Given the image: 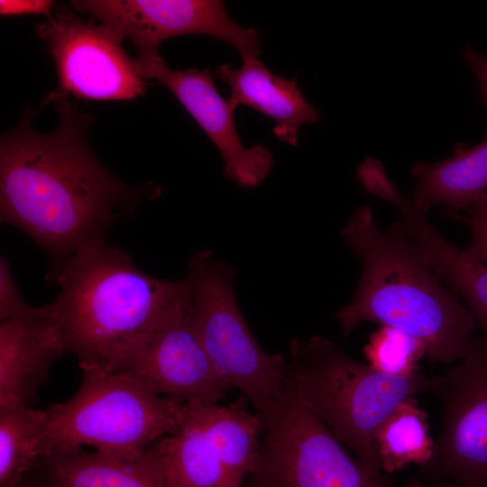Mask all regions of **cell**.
<instances>
[{
    "instance_id": "obj_1",
    "label": "cell",
    "mask_w": 487,
    "mask_h": 487,
    "mask_svg": "<svg viewBox=\"0 0 487 487\" xmlns=\"http://www.w3.org/2000/svg\"><path fill=\"white\" fill-rule=\"evenodd\" d=\"M54 103L59 124L50 133L32 126L25 110L0 140V219L23 231L45 252L51 270L79 249L106 241L112 225L133 216L157 192L112 174L93 152L87 133L93 117L68 96Z\"/></svg>"
},
{
    "instance_id": "obj_2",
    "label": "cell",
    "mask_w": 487,
    "mask_h": 487,
    "mask_svg": "<svg viewBox=\"0 0 487 487\" xmlns=\"http://www.w3.org/2000/svg\"><path fill=\"white\" fill-rule=\"evenodd\" d=\"M340 236L362 264L353 299L335 314L345 337L376 322L419 340L431 363L464 358L478 327L474 317L408 237L393 225L381 230L368 206L354 209Z\"/></svg>"
},
{
    "instance_id": "obj_3",
    "label": "cell",
    "mask_w": 487,
    "mask_h": 487,
    "mask_svg": "<svg viewBox=\"0 0 487 487\" xmlns=\"http://www.w3.org/2000/svg\"><path fill=\"white\" fill-rule=\"evenodd\" d=\"M59 293L49 304L68 353L80 368L121 371L184 289L139 270L106 241L90 244L50 271Z\"/></svg>"
},
{
    "instance_id": "obj_4",
    "label": "cell",
    "mask_w": 487,
    "mask_h": 487,
    "mask_svg": "<svg viewBox=\"0 0 487 487\" xmlns=\"http://www.w3.org/2000/svg\"><path fill=\"white\" fill-rule=\"evenodd\" d=\"M287 381L299 400L357 456L381 474L373 436L402 401L429 392L434 377L392 376L349 356L335 342L313 335L289 343Z\"/></svg>"
},
{
    "instance_id": "obj_5",
    "label": "cell",
    "mask_w": 487,
    "mask_h": 487,
    "mask_svg": "<svg viewBox=\"0 0 487 487\" xmlns=\"http://www.w3.org/2000/svg\"><path fill=\"white\" fill-rule=\"evenodd\" d=\"M81 371L74 396L45 409V453L90 446L136 460L182 421L186 403L157 394L136 377L96 368Z\"/></svg>"
},
{
    "instance_id": "obj_6",
    "label": "cell",
    "mask_w": 487,
    "mask_h": 487,
    "mask_svg": "<svg viewBox=\"0 0 487 487\" xmlns=\"http://www.w3.org/2000/svg\"><path fill=\"white\" fill-rule=\"evenodd\" d=\"M234 275L210 250L196 252L184 277L187 317L218 373L264 420L286 382L288 363L253 336L236 301Z\"/></svg>"
},
{
    "instance_id": "obj_7",
    "label": "cell",
    "mask_w": 487,
    "mask_h": 487,
    "mask_svg": "<svg viewBox=\"0 0 487 487\" xmlns=\"http://www.w3.org/2000/svg\"><path fill=\"white\" fill-rule=\"evenodd\" d=\"M257 461L245 487H396L370 474L286 382L263 420Z\"/></svg>"
},
{
    "instance_id": "obj_8",
    "label": "cell",
    "mask_w": 487,
    "mask_h": 487,
    "mask_svg": "<svg viewBox=\"0 0 487 487\" xmlns=\"http://www.w3.org/2000/svg\"><path fill=\"white\" fill-rule=\"evenodd\" d=\"M36 33L46 42L59 78L46 97L107 101L145 95L147 79L140 63L124 50V37L114 28L60 8L38 24Z\"/></svg>"
},
{
    "instance_id": "obj_9",
    "label": "cell",
    "mask_w": 487,
    "mask_h": 487,
    "mask_svg": "<svg viewBox=\"0 0 487 487\" xmlns=\"http://www.w3.org/2000/svg\"><path fill=\"white\" fill-rule=\"evenodd\" d=\"M441 406V427L430 460L418 475L487 487V345L473 339L462 363L434 377L429 391Z\"/></svg>"
},
{
    "instance_id": "obj_10",
    "label": "cell",
    "mask_w": 487,
    "mask_h": 487,
    "mask_svg": "<svg viewBox=\"0 0 487 487\" xmlns=\"http://www.w3.org/2000/svg\"><path fill=\"white\" fill-rule=\"evenodd\" d=\"M69 7L129 38L139 59L157 55L161 42L188 34L224 41L244 62L261 51L259 33L236 23L218 0H73Z\"/></svg>"
},
{
    "instance_id": "obj_11",
    "label": "cell",
    "mask_w": 487,
    "mask_h": 487,
    "mask_svg": "<svg viewBox=\"0 0 487 487\" xmlns=\"http://www.w3.org/2000/svg\"><path fill=\"white\" fill-rule=\"evenodd\" d=\"M118 372H127L157 394L181 403L217 404L232 389L188 323L185 285L141 349Z\"/></svg>"
},
{
    "instance_id": "obj_12",
    "label": "cell",
    "mask_w": 487,
    "mask_h": 487,
    "mask_svg": "<svg viewBox=\"0 0 487 487\" xmlns=\"http://www.w3.org/2000/svg\"><path fill=\"white\" fill-rule=\"evenodd\" d=\"M137 60L145 78L166 87L218 149L225 163L224 177L243 188L256 187L264 180L272 169L273 157L262 145H244L234 110L219 95L209 69L172 70L159 54Z\"/></svg>"
},
{
    "instance_id": "obj_13",
    "label": "cell",
    "mask_w": 487,
    "mask_h": 487,
    "mask_svg": "<svg viewBox=\"0 0 487 487\" xmlns=\"http://www.w3.org/2000/svg\"><path fill=\"white\" fill-rule=\"evenodd\" d=\"M66 353L51 309L44 316L1 321L0 409L32 407L52 365Z\"/></svg>"
},
{
    "instance_id": "obj_14",
    "label": "cell",
    "mask_w": 487,
    "mask_h": 487,
    "mask_svg": "<svg viewBox=\"0 0 487 487\" xmlns=\"http://www.w3.org/2000/svg\"><path fill=\"white\" fill-rule=\"evenodd\" d=\"M397 209L400 218L393 225L413 243L439 279L464 300L487 345V264L449 242L410 199L399 202Z\"/></svg>"
},
{
    "instance_id": "obj_15",
    "label": "cell",
    "mask_w": 487,
    "mask_h": 487,
    "mask_svg": "<svg viewBox=\"0 0 487 487\" xmlns=\"http://www.w3.org/2000/svg\"><path fill=\"white\" fill-rule=\"evenodd\" d=\"M216 74L231 89L230 107L247 106L261 112L274 122L273 133L281 142L296 146L301 126L319 119L296 79L271 73L258 58L244 61L239 69L225 63L217 67Z\"/></svg>"
},
{
    "instance_id": "obj_16",
    "label": "cell",
    "mask_w": 487,
    "mask_h": 487,
    "mask_svg": "<svg viewBox=\"0 0 487 487\" xmlns=\"http://www.w3.org/2000/svg\"><path fill=\"white\" fill-rule=\"evenodd\" d=\"M156 444L136 460L83 447L50 451L33 471L54 487H168Z\"/></svg>"
},
{
    "instance_id": "obj_17",
    "label": "cell",
    "mask_w": 487,
    "mask_h": 487,
    "mask_svg": "<svg viewBox=\"0 0 487 487\" xmlns=\"http://www.w3.org/2000/svg\"><path fill=\"white\" fill-rule=\"evenodd\" d=\"M168 487H233L198 403H186L178 428L156 444Z\"/></svg>"
},
{
    "instance_id": "obj_18",
    "label": "cell",
    "mask_w": 487,
    "mask_h": 487,
    "mask_svg": "<svg viewBox=\"0 0 487 487\" xmlns=\"http://www.w3.org/2000/svg\"><path fill=\"white\" fill-rule=\"evenodd\" d=\"M411 173L416 178L411 199L424 213L436 205L468 209L487 190V138L473 147L456 146L446 160L417 162Z\"/></svg>"
},
{
    "instance_id": "obj_19",
    "label": "cell",
    "mask_w": 487,
    "mask_h": 487,
    "mask_svg": "<svg viewBox=\"0 0 487 487\" xmlns=\"http://www.w3.org/2000/svg\"><path fill=\"white\" fill-rule=\"evenodd\" d=\"M245 398L227 406L198 403L209 434L216 441L233 487H241L253 470L260 451L264 423L247 409Z\"/></svg>"
},
{
    "instance_id": "obj_20",
    "label": "cell",
    "mask_w": 487,
    "mask_h": 487,
    "mask_svg": "<svg viewBox=\"0 0 487 487\" xmlns=\"http://www.w3.org/2000/svg\"><path fill=\"white\" fill-rule=\"evenodd\" d=\"M373 442L381 469L387 473L409 464H425L435 445L428 435L427 413L414 397L400 403L385 418L375 431Z\"/></svg>"
},
{
    "instance_id": "obj_21",
    "label": "cell",
    "mask_w": 487,
    "mask_h": 487,
    "mask_svg": "<svg viewBox=\"0 0 487 487\" xmlns=\"http://www.w3.org/2000/svg\"><path fill=\"white\" fill-rule=\"evenodd\" d=\"M46 410L0 409V487H17L44 455Z\"/></svg>"
},
{
    "instance_id": "obj_22",
    "label": "cell",
    "mask_w": 487,
    "mask_h": 487,
    "mask_svg": "<svg viewBox=\"0 0 487 487\" xmlns=\"http://www.w3.org/2000/svg\"><path fill=\"white\" fill-rule=\"evenodd\" d=\"M369 364L379 372L408 377L418 372V361L426 355L417 338L388 326L372 332L363 348Z\"/></svg>"
},
{
    "instance_id": "obj_23",
    "label": "cell",
    "mask_w": 487,
    "mask_h": 487,
    "mask_svg": "<svg viewBox=\"0 0 487 487\" xmlns=\"http://www.w3.org/2000/svg\"><path fill=\"white\" fill-rule=\"evenodd\" d=\"M50 313L49 304L41 307L29 305L13 277L10 261L0 258V319H23Z\"/></svg>"
},
{
    "instance_id": "obj_24",
    "label": "cell",
    "mask_w": 487,
    "mask_h": 487,
    "mask_svg": "<svg viewBox=\"0 0 487 487\" xmlns=\"http://www.w3.org/2000/svg\"><path fill=\"white\" fill-rule=\"evenodd\" d=\"M468 209L469 215L460 218L472 234L471 242L464 250L487 264V193L480 196Z\"/></svg>"
},
{
    "instance_id": "obj_25",
    "label": "cell",
    "mask_w": 487,
    "mask_h": 487,
    "mask_svg": "<svg viewBox=\"0 0 487 487\" xmlns=\"http://www.w3.org/2000/svg\"><path fill=\"white\" fill-rule=\"evenodd\" d=\"M54 2L51 0H0L2 15L43 14L50 17Z\"/></svg>"
},
{
    "instance_id": "obj_26",
    "label": "cell",
    "mask_w": 487,
    "mask_h": 487,
    "mask_svg": "<svg viewBox=\"0 0 487 487\" xmlns=\"http://www.w3.org/2000/svg\"><path fill=\"white\" fill-rule=\"evenodd\" d=\"M463 57L473 72L479 85L482 100L487 106V55L467 45L463 51Z\"/></svg>"
},
{
    "instance_id": "obj_27",
    "label": "cell",
    "mask_w": 487,
    "mask_h": 487,
    "mask_svg": "<svg viewBox=\"0 0 487 487\" xmlns=\"http://www.w3.org/2000/svg\"><path fill=\"white\" fill-rule=\"evenodd\" d=\"M403 487H473L468 484L460 482H445L443 481L434 482L430 484H424L418 478L413 477L409 479Z\"/></svg>"
},
{
    "instance_id": "obj_28",
    "label": "cell",
    "mask_w": 487,
    "mask_h": 487,
    "mask_svg": "<svg viewBox=\"0 0 487 487\" xmlns=\"http://www.w3.org/2000/svg\"><path fill=\"white\" fill-rule=\"evenodd\" d=\"M17 487H54L39 474L29 473Z\"/></svg>"
}]
</instances>
